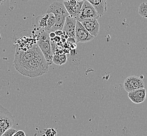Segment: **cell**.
Wrapping results in <instances>:
<instances>
[{
  "mask_svg": "<svg viewBox=\"0 0 147 136\" xmlns=\"http://www.w3.org/2000/svg\"><path fill=\"white\" fill-rule=\"evenodd\" d=\"M48 69L49 65L42 53L16 69L20 74L28 77H40L46 73Z\"/></svg>",
  "mask_w": 147,
  "mask_h": 136,
  "instance_id": "6da1fadb",
  "label": "cell"
},
{
  "mask_svg": "<svg viewBox=\"0 0 147 136\" xmlns=\"http://www.w3.org/2000/svg\"><path fill=\"white\" fill-rule=\"evenodd\" d=\"M6 0H0V5H3Z\"/></svg>",
  "mask_w": 147,
  "mask_h": 136,
  "instance_id": "cb8c5ba5",
  "label": "cell"
},
{
  "mask_svg": "<svg viewBox=\"0 0 147 136\" xmlns=\"http://www.w3.org/2000/svg\"><path fill=\"white\" fill-rule=\"evenodd\" d=\"M17 131L14 128L11 127L6 130L1 136H12Z\"/></svg>",
  "mask_w": 147,
  "mask_h": 136,
  "instance_id": "d6986e66",
  "label": "cell"
},
{
  "mask_svg": "<svg viewBox=\"0 0 147 136\" xmlns=\"http://www.w3.org/2000/svg\"><path fill=\"white\" fill-rule=\"evenodd\" d=\"M14 117L9 110L0 105V136L6 130L12 127Z\"/></svg>",
  "mask_w": 147,
  "mask_h": 136,
  "instance_id": "5b68a950",
  "label": "cell"
},
{
  "mask_svg": "<svg viewBox=\"0 0 147 136\" xmlns=\"http://www.w3.org/2000/svg\"><path fill=\"white\" fill-rule=\"evenodd\" d=\"M80 23L94 38L97 37L100 32V24L97 19H86L81 21Z\"/></svg>",
  "mask_w": 147,
  "mask_h": 136,
  "instance_id": "8fae6325",
  "label": "cell"
},
{
  "mask_svg": "<svg viewBox=\"0 0 147 136\" xmlns=\"http://www.w3.org/2000/svg\"><path fill=\"white\" fill-rule=\"evenodd\" d=\"M63 1H70V0H63ZM74 1H84V0H74Z\"/></svg>",
  "mask_w": 147,
  "mask_h": 136,
  "instance_id": "d4e9b609",
  "label": "cell"
},
{
  "mask_svg": "<svg viewBox=\"0 0 147 136\" xmlns=\"http://www.w3.org/2000/svg\"><path fill=\"white\" fill-rule=\"evenodd\" d=\"M124 88L127 92H131L136 90L144 88V81L140 77L131 75L127 77L124 82Z\"/></svg>",
  "mask_w": 147,
  "mask_h": 136,
  "instance_id": "52a82bcc",
  "label": "cell"
},
{
  "mask_svg": "<svg viewBox=\"0 0 147 136\" xmlns=\"http://www.w3.org/2000/svg\"><path fill=\"white\" fill-rule=\"evenodd\" d=\"M77 20L75 18L68 16L65 19V24L62 29L63 34L67 36L69 39L76 40L75 30Z\"/></svg>",
  "mask_w": 147,
  "mask_h": 136,
  "instance_id": "9c48e42d",
  "label": "cell"
},
{
  "mask_svg": "<svg viewBox=\"0 0 147 136\" xmlns=\"http://www.w3.org/2000/svg\"><path fill=\"white\" fill-rule=\"evenodd\" d=\"M37 45L40 48L48 64L51 65L53 63V55L50 44L49 34L44 30H42V32L40 33L39 38L37 41Z\"/></svg>",
  "mask_w": 147,
  "mask_h": 136,
  "instance_id": "277c9868",
  "label": "cell"
},
{
  "mask_svg": "<svg viewBox=\"0 0 147 136\" xmlns=\"http://www.w3.org/2000/svg\"><path fill=\"white\" fill-rule=\"evenodd\" d=\"M146 94V90L143 88L128 92V96L133 103L138 104L143 103L145 101Z\"/></svg>",
  "mask_w": 147,
  "mask_h": 136,
  "instance_id": "7c38bea8",
  "label": "cell"
},
{
  "mask_svg": "<svg viewBox=\"0 0 147 136\" xmlns=\"http://www.w3.org/2000/svg\"><path fill=\"white\" fill-rule=\"evenodd\" d=\"M90 3L96 11L100 17L104 15L107 9L106 0H86Z\"/></svg>",
  "mask_w": 147,
  "mask_h": 136,
  "instance_id": "4fadbf2b",
  "label": "cell"
},
{
  "mask_svg": "<svg viewBox=\"0 0 147 136\" xmlns=\"http://www.w3.org/2000/svg\"><path fill=\"white\" fill-rule=\"evenodd\" d=\"M55 33L56 34V36H61V35H63V32L62 30H57L56 32H55Z\"/></svg>",
  "mask_w": 147,
  "mask_h": 136,
  "instance_id": "44dd1931",
  "label": "cell"
},
{
  "mask_svg": "<svg viewBox=\"0 0 147 136\" xmlns=\"http://www.w3.org/2000/svg\"><path fill=\"white\" fill-rule=\"evenodd\" d=\"M12 136H26V134L23 130L17 131Z\"/></svg>",
  "mask_w": 147,
  "mask_h": 136,
  "instance_id": "ffe728a7",
  "label": "cell"
},
{
  "mask_svg": "<svg viewBox=\"0 0 147 136\" xmlns=\"http://www.w3.org/2000/svg\"><path fill=\"white\" fill-rule=\"evenodd\" d=\"M75 37L76 41L77 42H91L94 37L88 33L81 23L77 21L76 30H75Z\"/></svg>",
  "mask_w": 147,
  "mask_h": 136,
  "instance_id": "ba28073f",
  "label": "cell"
},
{
  "mask_svg": "<svg viewBox=\"0 0 147 136\" xmlns=\"http://www.w3.org/2000/svg\"><path fill=\"white\" fill-rule=\"evenodd\" d=\"M41 53L37 44H34L28 49H21L16 46L13 65L15 69L33 59Z\"/></svg>",
  "mask_w": 147,
  "mask_h": 136,
  "instance_id": "3957f363",
  "label": "cell"
},
{
  "mask_svg": "<svg viewBox=\"0 0 147 136\" xmlns=\"http://www.w3.org/2000/svg\"><path fill=\"white\" fill-rule=\"evenodd\" d=\"M99 18L100 16L94 7L87 1L84 0L79 13L76 19L77 21L81 22L86 19L95 18L97 20Z\"/></svg>",
  "mask_w": 147,
  "mask_h": 136,
  "instance_id": "8992f818",
  "label": "cell"
},
{
  "mask_svg": "<svg viewBox=\"0 0 147 136\" xmlns=\"http://www.w3.org/2000/svg\"><path fill=\"white\" fill-rule=\"evenodd\" d=\"M48 14H49V18L47 20L46 26L44 30L49 34L51 28L54 26V25L55 24L56 20H55V17L53 14L49 13Z\"/></svg>",
  "mask_w": 147,
  "mask_h": 136,
  "instance_id": "9a60e30c",
  "label": "cell"
},
{
  "mask_svg": "<svg viewBox=\"0 0 147 136\" xmlns=\"http://www.w3.org/2000/svg\"><path fill=\"white\" fill-rule=\"evenodd\" d=\"M49 18V14L46 13V14L43 15L40 18L38 23V26L41 30H44L46 26L47 21L48 18Z\"/></svg>",
  "mask_w": 147,
  "mask_h": 136,
  "instance_id": "e0dca14e",
  "label": "cell"
},
{
  "mask_svg": "<svg viewBox=\"0 0 147 136\" xmlns=\"http://www.w3.org/2000/svg\"><path fill=\"white\" fill-rule=\"evenodd\" d=\"M84 1H77L74 0H70L68 1H63V4L65 9L71 17L77 18L81 9Z\"/></svg>",
  "mask_w": 147,
  "mask_h": 136,
  "instance_id": "30bf717a",
  "label": "cell"
},
{
  "mask_svg": "<svg viewBox=\"0 0 147 136\" xmlns=\"http://www.w3.org/2000/svg\"><path fill=\"white\" fill-rule=\"evenodd\" d=\"M46 13L47 14H53L56 20L55 24L51 28L49 33L53 32H55L58 30H62L66 18L69 16L63 2H54L48 7Z\"/></svg>",
  "mask_w": 147,
  "mask_h": 136,
  "instance_id": "7a4b0ae2",
  "label": "cell"
},
{
  "mask_svg": "<svg viewBox=\"0 0 147 136\" xmlns=\"http://www.w3.org/2000/svg\"><path fill=\"white\" fill-rule=\"evenodd\" d=\"M42 136V135H40V136Z\"/></svg>",
  "mask_w": 147,
  "mask_h": 136,
  "instance_id": "484cf974",
  "label": "cell"
},
{
  "mask_svg": "<svg viewBox=\"0 0 147 136\" xmlns=\"http://www.w3.org/2000/svg\"><path fill=\"white\" fill-rule=\"evenodd\" d=\"M67 61V57L65 54L53 55V62L56 65H61Z\"/></svg>",
  "mask_w": 147,
  "mask_h": 136,
  "instance_id": "5bb4252c",
  "label": "cell"
},
{
  "mask_svg": "<svg viewBox=\"0 0 147 136\" xmlns=\"http://www.w3.org/2000/svg\"><path fill=\"white\" fill-rule=\"evenodd\" d=\"M53 40L55 42H59L61 40V38L60 36H56L54 38H53Z\"/></svg>",
  "mask_w": 147,
  "mask_h": 136,
  "instance_id": "7402d4cb",
  "label": "cell"
},
{
  "mask_svg": "<svg viewBox=\"0 0 147 136\" xmlns=\"http://www.w3.org/2000/svg\"><path fill=\"white\" fill-rule=\"evenodd\" d=\"M57 131L53 128H48L45 131V136H56Z\"/></svg>",
  "mask_w": 147,
  "mask_h": 136,
  "instance_id": "ac0fdd59",
  "label": "cell"
},
{
  "mask_svg": "<svg viewBox=\"0 0 147 136\" xmlns=\"http://www.w3.org/2000/svg\"><path fill=\"white\" fill-rule=\"evenodd\" d=\"M49 35L50 38H53L56 36V35L55 32H50V33L49 34Z\"/></svg>",
  "mask_w": 147,
  "mask_h": 136,
  "instance_id": "603a6c76",
  "label": "cell"
},
{
  "mask_svg": "<svg viewBox=\"0 0 147 136\" xmlns=\"http://www.w3.org/2000/svg\"><path fill=\"white\" fill-rule=\"evenodd\" d=\"M138 13L141 17L147 18V2L142 3L139 5Z\"/></svg>",
  "mask_w": 147,
  "mask_h": 136,
  "instance_id": "2e32d148",
  "label": "cell"
}]
</instances>
